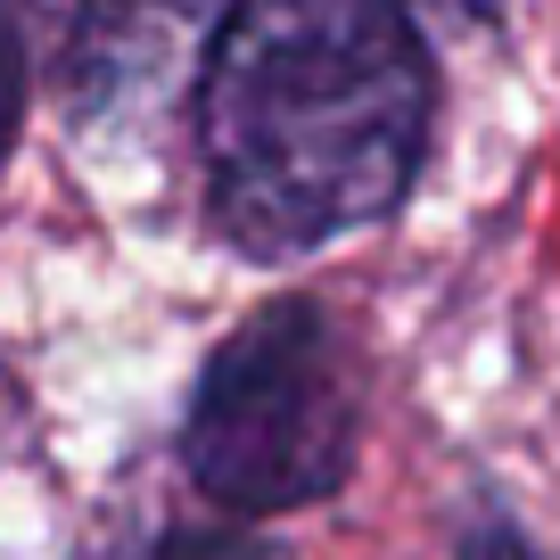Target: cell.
Segmentation results:
<instances>
[{
  "label": "cell",
  "instance_id": "cell-1",
  "mask_svg": "<svg viewBox=\"0 0 560 560\" xmlns=\"http://www.w3.org/2000/svg\"><path fill=\"white\" fill-rule=\"evenodd\" d=\"M438 132L445 58L396 0H247L190 58L198 223L264 272L396 223Z\"/></svg>",
  "mask_w": 560,
  "mask_h": 560
},
{
  "label": "cell",
  "instance_id": "cell-2",
  "mask_svg": "<svg viewBox=\"0 0 560 560\" xmlns=\"http://www.w3.org/2000/svg\"><path fill=\"white\" fill-rule=\"evenodd\" d=\"M363 354L314 289L247 305L182 387L174 462L190 494L231 527L322 511L363 470Z\"/></svg>",
  "mask_w": 560,
  "mask_h": 560
},
{
  "label": "cell",
  "instance_id": "cell-3",
  "mask_svg": "<svg viewBox=\"0 0 560 560\" xmlns=\"http://www.w3.org/2000/svg\"><path fill=\"white\" fill-rule=\"evenodd\" d=\"M124 560H289V544L264 536V527H231V520H165Z\"/></svg>",
  "mask_w": 560,
  "mask_h": 560
},
{
  "label": "cell",
  "instance_id": "cell-4",
  "mask_svg": "<svg viewBox=\"0 0 560 560\" xmlns=\"http://www.w3.org/2000/svg\"><path fill=\"white\" fill-rule=\"evenodd\" d=\"M454 560H552V552L527 536L520 511H511L494 487H470V503H462V527H454Z\"/></svg>",
  "mask_w": 560,
  "mask_h": 560
},
{
  "label": "cell",
  "instance_id": "cell-5",
  "mask_svg": "<svg viewBox=\"0 0 560 560\" xmlns=\"http://www.w3.org/2000/svg\"><path fill=\"white\" fill-rule=\"evenodd\" d=\"M25 107H34V42H25L18 9H0V165L25 140Z\"/></svg>",
  "mask_w": 560,
  "mask_h": 560
}]
</instances>
